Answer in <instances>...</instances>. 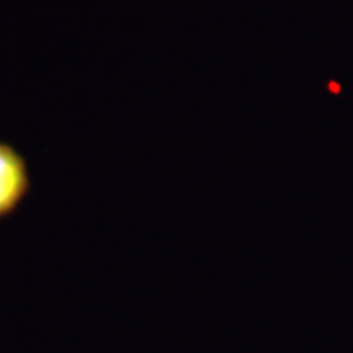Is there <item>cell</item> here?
<instances>
[{"label":"cell","mask_w":353,"mask_h":353,"mask_svg":"<svg viewBox=\"0 0 353 353\" xmlns=\"http://www.w3.org/2000/svg\"><path fill=\"white\" fill-rule=\"evenodd\" d=\"M32 190L30 167L22 153L0 141V222L12 216Z\"/></svg>","instance_id":"obj_1"}]
</instances>
